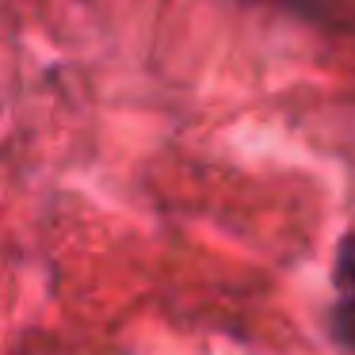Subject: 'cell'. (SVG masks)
Here are the masks:
<instances>
[{"instance_id": "6da1fadb", "label": "cell", "mask_w": 355, "mask_h": 355, "mask_svg": "<svg viewBox=\"0 0 355 355\" xmlns=\"http://www.w3.org/2000/svg\"><path fill=\"white\" fill-rule=\"evenodd\" d=\"M332 283H336L340 298H355V230L344 233V237H340V245H336Z\"/></svg>"}, {"instance_id": "7a4b0ae2", "label": "cell", "mask_w": 355, "mask_h": 355, "mask_svg": "<svg viewBox=\"0 0 355 355\" xmlns=\"http://www.w3.org/2000/svg\"><path fill=\"white\" fill-rule=\"evenodd\" d=\"M329 317H332V336L344 347H355V298H340Z\"/></svg>"}]
</instances>
